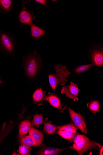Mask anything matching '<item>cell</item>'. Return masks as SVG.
<instances>
[{
    "mask_svg": "<svg viewBox=\"0 0 103 155\" xmlns=\"http://www.w3.org/2000/svg\"><path fill=\"white\" fill-rule=\"evenodd\" d=\"M41 64V59L36 51L26 56L23 66L27 77L31 80L34 79L39 73Z\"/></svg>",
    "mask_w": 103,
    "mask_h": 155,
    "instance_id": "6da1fadb",
    "label": "cell"
},
{
    "mask_svg": "<svg viewBox=\"0 0 103 155\" xmlns=\"http://www.w3.org/2000/svg\"><path fill=\"white\" fill-rule=\"evenodd\" d=\"M73 144L70 148L76 150L79 155H83L88 150L100 148L101 146L99 143L90 140L85 136L77 133L73 137Z\"/></svg>",
    "mask_w": 103,
    "mask_h": 155,
    "instance_id": "7a4b0ae2",
    "label": "cell"
},
{
    "mask_svg": "<svg viewBox=\"0 0 103 155\" xmlns=\"http://www.w3.org/2000/svg\"><path fill=\"white\" fill-rule=\"evenodd\" d=\"M54 69L56 73L49 75L48 78L51 87L55 91L59 84L63 86H65L68 81L67 78L71 74V73L66 66L60 64L55 65Z\"/></svg>",
    "mask_w": 103,
    "mask_h": 155,
    "instance_id": "3957f363",
    "label": "cell"
},
{
    "mask_svg": "<svg viewBox=\"0 0 103 155\" xmlns=\"http://www.w3.org/2000/svg\"><path fill=\"white\" fill-rule=\"evenodd\" d=\"M70 117L76 126L85 134H87L86 126L83 117L79 113H77L70 107L68 108Z\"/></svg>",
    "mask_w": 103,
    "mask_h": 155,
    "instance_id": "277c9868",
    "label": "cell"
},
{
    "mask_svg": "<svg viewBox=\"0 0 103 155\" xmlns=\"http://www.w3.org/2000/svg\"><path fill=\"white\" fill-rule=\"evenodd\" d=\"M79 90L77 84L71 82L69 85L64 86L61 91V94H65L66 97H69L74 101L79 100L78 97Z\"/></svg>",
    "mask_w": 103,
    "mask_h": 155,
    "instance_id": "5b68a950",
    "label": "cell"
},
{
    "mask_svg": "<svg viewBox=\"0 0 103 155\" xmlns=\"http://www.w3.org/2000/svg\"><path fill=\"white\" fill-rule=\"evenodd\" d=\"M35 18V16L33 12L27 10L25 7L21 11L19 16L21 23L31 26L33 24V21Z\"/></svg>",
    "mask_w": 103,
    "mask_h": 155,
    "instance_id": "8992f818",
    "label": "cell"
},
{
    "mask_svg": "<svg viewBox=\"0 0 103 155\" xmlns=\"http://www.w3.org/2000/svg\"><path fill=\"white\" fill-rule=\"evenodd\" d=\"M92 64L94 65L102 67L103 65V51L102 48L94 49L91 53Z\"/></svg>",
    "mask_w": 103,
    "mask_h": 155,
    "instance_id": "52a82bcc",
    "label": "cell"
},
{
    "mask_svg": "<svg viewBox=\"0 0 103 155\" xmlns=\"http://www.w3.org/2000/svg\"><path fill=\"white\" fill-rule=\"evenodd\" d=\"M49 103L54 107L63 112L67 106L64 105L61 102L60 98L54 94L49 95L46 98Z\"/></svg>",
    "mask_w": 103,
    "mask_h": 155,
    "instance_id": "ba28073f",
    "label": "cell"
},
{
    "mask_svg": "<svg viewBox=\"0 0 103 155\" xmlns=\"http://www.w3.org/2000/svg\"><path fill=\"white\" fill-rule=\"evenodd\" d=\"M0 41L3 47L7 51L12 52L14 49V45L12 39L5 34H2L0 36Z\"/></svg>",
    "mask_w": 103,
    "mask_h": 155,
    "instance_id": "9c48e42d",
    "label": "cell"
},
{
    "mask_svg": "<svg viewBox=\"0 0 103 155\" xmlns=\"http://www.w3.org/2000/svg\"><path fill=\"white\" fill-rule=\"evenodd\" d=\"M66 149H60L44 146L42 147L38 151L37 154L42 155H58Z\"/></svg>",
    "mask_w": 103,
    "mask_h": 155,
    "instance_id": "30bf717a",
    "label": "cell"
},
{
    "mask_svg": "<svg viewBox=\"0 0 103 155\" xmlns=\"http://www.w3.org/2000/svg\"><path fill=\"white\" fill-rule=\"evenodd\" d=\"M31 126V122L29 120H26L22 122L19 127V137L21 138L28 133Z\"/></svg>",
    "mask_w": 103,
    "mask_h": 155,
    "instance_id": "8fae6325",
    "label": "cell"
},
{
    "mask_svg": "<svg viewBox=\"0 0 103 155\" xmlns=\"http://www.w3.org/2000/svg\"><path fill=\"white\" fill-rule=\"evenodd\" d=\"M29 133V135L31 136L35 139L38 143L39 146L41 145L44 136L43 133L32 127H31Z\"/></svg>",
    "mask_w": 103,
    "mask_h": 155,
    "instance_id": "7c38bea8",
    "label": "cell"
},
{
    "mask_svg": "<svg viewBox=\"0 0 103 155\" xmlns=\"http://www.w3.org/2000/svg\"><path fill=\"white\" fill-rule=\"evenodd\" d=\"M31 34L33 38L37 39L46 34V31L38 26L33 24L31 25Z\"/></svg>",
    "mask_w": 103,
    "mask_h": 155,
    "instance_id": "4fadbf2b",
    "label": "cell"
},
{
    "mask_svg": "<svg viewBox=\"0 0 103 155\" xmlns=\"http://www.w3.org/2000/svg\"><path fill=\"white\" fill-rule=\"evenodd\" d=\"M46 94L41 88H39L34 92L33 95V101L35 103H40L46 100Z\"/></svg>",
    "mask_w": 103,
    "mask_h": 155,
    "instance_id": "5bb4252c",
    "label": "cell"
},
{
    "mask_svg": "<svg viewBox=\"0 0 103 155\" xmlns=\"http://www.w3.org/2000/svg\"><path fill=\"white\" fill-rule=\"evenodd\" d=\"M20 143L21 145H24L29 147L39 146L37 143L31 136L23 137L21 138Z\"/></svg>",
    "mask_w": 103,
    "mask_h": 155,
    "instance_id": "9a60e30c",
    "label": "cell"
},
{
    "mask_svg": "<svg viewBox=\"0 0 103 155\" xmlns=\"http://www.w3.org/2000/svg\"><path fill=\"white\" fill-rule=\"evenodd\" d=\"M56 127L59 130L70 131L75 134L77 133V128L72 123L64 125L56 126Z\"/></svg>",
    "mask_w": 103,
    "mask_h": 155,
    "instance_id": "2e32d148",
    "label": "cell"
},
{
    "mask_svg": "<svg viewBox=\"0 0 103 155\" xmlns=\"http://www.w3.org/2000/svg\"><path fill=\"white\" fill-rule=\"evenodd\" d=\"M56 126L50 122H47L44 123L43 130L47 134H53L56 132Z\"/></svg>",
    "mask_w": 103,
    "mask_h": 155,
    "instance_id": "e0dca14e",
    "label": "cell"
},
{
    "mask_svg": "<svg viewBox=\"0 0 103 155\" xmlns=\"http://www.w3.org/2000/svg\"><path fill=\"white\" fill-rule=\"evenodd\" d=\"M56 134L64 138L69 141L72 140V139L76 134L71 132L62 130H58L56 132Z\"/></svg>",
    "mask_w": 103,
    "mask_h": 155,
    "instance_id": "ac0fdd59",
    "label": "cell"
},
{
    "mask_svg": "<svg viewBox=\"0 0 103 155\" xmlns=\"http://www.w3.org/2000/svg\"><path fill=\"white\" fill-rule=\"evenodd\" d=\"M94 66L92 63L90 64L82 65L76 68L75 70V73L76 74H80L87 71Z\"/></svg>",
    "mask_w": 103,
    "mask_h": 155,
    "instance_id": "d6986e66",
    "label": "cell"
},
{
    "mask_svg": "<svg viewBox=\"0 0 103 155\" xmlns=\"http://www.w3.org/2000/svg\"><path fill=\"white\" fill-rule=\"evenodd\" d=\"M12 2L10 0H1L0 6L4 10L8 12L11 8Z\"/></svg>",
    "mask_w": 103,
    "mask_h": 155,
    "instance_id": "ffe728a7",
    "label": "cell"
},
{
    "mask_svg": "<svg viewBox=\"0 0 103 155\" xmlns=\"http://www.w3.org/2000/svg\"><path fill=\"white\" fill-rule=\"evenodd\" d=\"M87 106L90 110L95 112H99L100 110V104L99 102L94 101L88 103Z\"/></svg>",
    "mask_w": 103,
    "mask_h": 155,
    "instance_id": "44dd1931",
    "label": "cell"
},
{
    "mask_svg": "<svg viewBox=\"0 0 103 155\" xmlns=\"http://www.w3.org/2000/svg\"><path fill=\"white\" fill-rule=\"evenodd\" d=\"M43 121V117L42 115L40 114L36 115L34 117L32 126L33 127H38L39 125L42 123Z\"/></svg>",
    "mask_w": 103,
    "mask_h": 155,
    "instance_id": "7402d4cb",
    "label": "cell"
},
{
    "mask_svg": "<svg viewBox=\"0 0 103 155\" xmlns=\"http://www.w3.org/2000/svg\"><path fill=\"white\" fill-rule=\"evenodd\" d=\"M31 148L30 147L21 145L19 147V152L20 155H29L30 154Z\"/></svg>",
    "mask_w": 103,
    "mask_h": 155,
    "instance_id": "603a6c76",
    "label": "cell"
},
{
    "mask_svg": "<svg viewBox=\"0 0 103 155\" xmlns=\"http://www.w3.org/2000/svg\"><path fill=\"white\" fill-rule=\"evenodd\" d=\"M35 1L45 6H47V2L46 0H36Z\"/></svg>",
    "mask_w": 103,
    "mask_h": 155,
    "instance_id": "cb8c5ba5",
    "label": "cell"
},
{
    "mask_svg": "<svg viewBox=\"0 0 103 155\" xmlns=\"http://www.w3.org/2000/svg\"><path fill=\"white\" fill-rule=\"evenodd\" d=\"M100 149L99 151V155H103V146H101L100 148Z\"/></svg>",
    "mask_w": 103,
    "mask_h": 155,
    "instance_id": "d4e9b609",
    "label": "cell"
},
{
    "mask_svg": "<svg viewBox=\"0 0 103 155\" xmlns=\"http://www.w3.org/2000/svg\"><path fill=\"white\" fill-rule=\"evenodd\" d=\"M2 82L1 80H0V84H2Z\"/></svg>",
    "mask_w": 103,
    "mask_h": 155,
    "instance_id": "484cf974",
    "label": "cell"
},
{
    "mask_svg": "<svg viewBox=\"0 0 103 155\" xmlns=\"http://www.w3.org/2000/svg\"><path fill=\"white\" fill-rule=\"evenodd\" d=\"M52 1L55 2H56L57 1Z\"/></svg>",
    "mask_w": 103,
    "mask_h": 155,
    "instance_id": "4316f807",
    "label": "cell"
}]
</instances>
